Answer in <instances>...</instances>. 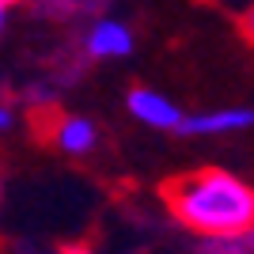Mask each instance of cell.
I'll return each instance as SVG.
<instances>
[{
  "instance_id": "obj_1",
  "label": "cell",
  "mask_w": 254,
  "mask_h": 254,
  "mask_svg": "<svg viewBox=\"0 0 254 254\" xmlns=\"http://www.w3.org/2000/svg\"><path fill=\"white\" fill-rule=\"evenodd\" d=\"M171 216L209 239H239L254 232V190L239 175L220 167L186 171L163 182Z\"/></svg>"
},
{
  "instance_id": "obj_2",
  "label": "cell",
  "mask_w": 254,
  "mask_h": 254,
  "mask_svg": "<svg viewBox=\"0 0 254 254\" xmlns=\"http://www.w3.org/2000/svg\"><path fill=\"white\" fill-rule=\"evenodd\" d=\"M254 126V110L251 106H224V110H209V114H186L179 133L186 137H224V133H239V129Z\"/></svg>"
},
{
  "instance_id": "obj_3",
  "label": "cell",
  "mask_w": 254,
  "mask_h": 254,
  "mask_svg": "<svg viewBox=\"0 0 254 254\" xmlns=\"http://www.w3.org/2000/svg\"><path fill=\"white\" fill-rule=\"evenodd\" d=\"M126 106L137 122H144V126H152V129H179L182 118H186L167 95H159L152 87H133L126 95Z\"/></svg>"
},
{
  "instance_id": "obj_4",
  "label": "cell",
  "mask_w": 254,
  "mask_h": 254,
  "mask_svg": "<svg viewBox=\"0 0 254 254\" xmlns=\"http://www.w3.org/2000/svg\"><path fill=\"white\" fill-rule=\"evenodd\" d=\"M50 137L64 156H87V152L95 148V140H99V129L80 114H64L61 122L50 126Z\"/></svg>"
},
{
  "instance_id": "obj_5",
  "label": "cell",
  "mask_w": 254,
  "mask_h": 254,
  "mask_svg": "<svg viewBox=\"0 0 254 254\" xmlns=\"http://www.w3.org/2000/svg\"><path fill=\"white\" fill-rule=\"evenodd\" d=\"M87 53L99 57V61H106V57H129V53H133V34H129L126 23L103 19L87 34Z\"/></svg>"
},
{
  "instance_id": "obj_6",
  "label": "cell",
  "mask_w": 254,
  "mask_h": 254,
  "mask_svg": "<svg viewBox=\"0 0 254 254\" xmlns=\"http://www.w3.org/2000/svg\"><path fill=\"white\" fill-rule=\"evenodd\" d=\"M239 27H243L247 42H254V0H251V8L243 11V19H239Z\"/></svg>"
},
{
  "instance_id": "obj_7",
  "label": "cell",
  "mask_w": 254,
  "mask_h": 254,
  "mask_svg": "<svg viewBox=\"0 0 254 254\" xmlns=\"http://www.w3.org/2000/svg\"><path fill=\"white\" fill-rule=\"evenodd\" d=\"M11 122H15V110L0 103V133H4V129H11Z\"/></svg>"
},
{
  "instance_id": "obj_8",
  "label": "cell",
  "mask_w": 254,
  "mask_h": 254,
  "mask_svg": "<svg viewBox=\"0 0 254 254\" xmlns=\"http://www.w3.org/2000/svg\"><path fill=\"white\" fill-rule=\"evenodd\" d=\"M4 23H8V8H0V34H4Z\"/></svg>"
},
{
  "instance_id": "obj_9",
  "label": "cell",
  "mask_w": 254,
  "mask_h": 254,
  "mask_svg": "<svg viewBox=\"0 0 254 254\" xmlns=\"http://www.w3.org/2000/svg\"><path fill=\"white\" fill-rule=\"evenodd\" d=\"M11 4H19V0H0V8H11Z\"/></svg>"
}]
</instances>
